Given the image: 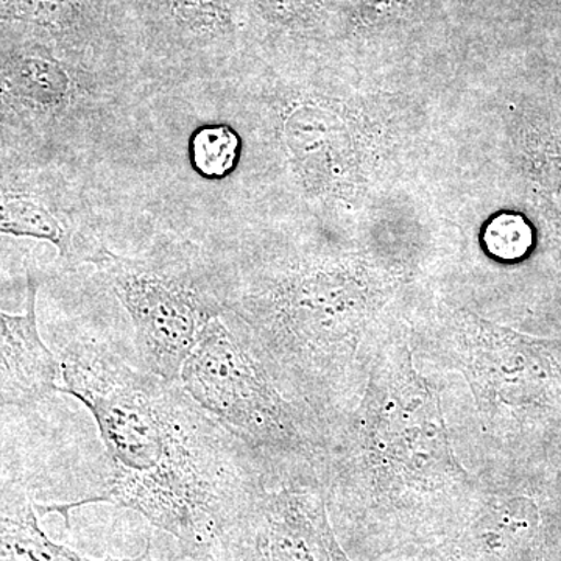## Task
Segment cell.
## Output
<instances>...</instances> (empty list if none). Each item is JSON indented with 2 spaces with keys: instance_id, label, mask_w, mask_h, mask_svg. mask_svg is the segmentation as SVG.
<instances>
[{
  "instance_id": "6",
  "label": "cell",
  "mask_w": 561,
  "mask_h": 561,
  "mask_svg": "<svg viewBox=\"0 0 561 561\" xmlns=\"http://www.w3.org/2000/svg\"><path fill=\"white\" fill-rule=\"evenodd\" d=\"M446 356L470 382L476 404L491 426L507 411L538 401L553 381V356L541 342L470 324L449 343Z\"/></svg>"
},
{
  "instance_id": "8",
  "label": "cell",
  "mask_w": 561,
  "mask_h": 561,
  "mask_svg": "<svg viewBox=\"0 0 561 561\" xmlns=\"http://www.w3.org/2000/svg\"><path fill=\"white\" fill-rule=\"evenodd\" d=\"M38 505L18 481L0 482V561H94L57 545L38 523ZM153 561L149 548L133 560Z\"/></svg>"
},
{
  "instance_id": "1",
  "label": "cell",
  "mask_w": 561,
  "mask_h": 561,
  "mask_svg": "<svg viewBox=\"0 0 561 561\" xmlns=\"http://www.w3.org/2000/svg\"><path fill=\"white\" fill-rule=\"evenodd\" d=\"M58 391L79 400L98 424L111 479L92 500L38 505L66 516L90 502L140 513L171 534L184 552L216 559L264 489L260 460L203 411L180 381L130 365L103 343L61 351Z\"/></svg>"
},
{
  "instance_id": "2",
  "label": "cell",
  "mask_w": 561,
  "mask_h": 561,
  "mask_svg": "<svg viewBox=\"0 0 561 561\" xmlns=\"http://www.w3.org/2000/svg\"><path fill=\"white\" fill-rule=\"evenodd\" d=\"M321 463L330 478L375 496L445 493L470 479L454 457L437 390L409 348L379 351L341 445Z\"/></svg>"
},
{
  "instance_id": "13",
  "label": "cell",
  "mask_w": 561,
  "mask_h": 561,
  "mask_svg": "<svg viewBox=\"0 0 561 561\" xmlns=\"http://www.w3.org/2000/svg\"><path fill=\"white\" fill-rule=\"evenodd\" d=\"M176 20L195 32H213L227 24L225 0H171Z\"/></svg>"
},
{
  "instance_id": "3",
  "label": "cell",
  "mask_w": 561,
  "mask_h": 561,
  "mask_svg": "<svg viewBox=\"0 0 561 561\" xmlns=\"http://www.w3.org/2000/svg\"><path fill=\"white\" fill-rule=\"evenodd\" d=\"M180 383L268 472L317 470L324 453L319 421L283 393L253 346L220 317L184 360Z\"/></svg>"
},
{
  "instance_id": "11",
  "label": "cell",
  "mask_w": 561,
  "mask_h": 561,
  "mask_svg": "<svg viewBox=\"0 0 561 561\" xmlns=\"http://www.w3.org/2000/svg\"><path fill=\"white\" fill-rule=\"evenodd\" d=\"M239 154L241 139L228 125H208L192 136V164L206 179L227 176L238 164Z\"/></svg>"
},
{
  "instance_id": "14",
  "label": "cell",
  "mask_w": 561,
  "mask_h": 561,
  "mask_svg": "<svg viewBox=\"0 0 561 561\" xmlns=\"http://www.w3.org/2000/svg\"><path fill=\"white\" fill-rule=\"evenodd\" d=\"M80 0H7L10 16L38 22L60 21Z\"/></svg>"
},
{
  "instance_id": "5",
  "label": "cell",
  "mask_w": 561,
  "mask_h": 561,
  "mask_svg": "<svg viewBox=\"0 0 561 561\" xmlns=\"http://www.w3.org/2000/svg\"><path fill=\"white\" fill-rule=\"evenodd\" d=\"M262 489L221 548L224 561H350L328 519L317 471Z\"/></svg>"
},
{
  "instance_id": "10",
  "label": "cell",
  "mask_w": 561,
  "mask_h": 561,
  "mask_svg": "<svg viewBox=\"0 0 561 561\" xmlns=\"http://www.w3.org/2000/svg\"><path fill=\"white\" fill-rule=\"evenodd\" d=\"M0 234L49 241L69 254L68 228L46 206L24 192L0 186Z\"/></svg>"
},
{
  "instance_id": "9",
  "label": "cell",
  "mask_w": 561,
  "mask_h": 561,
  "mask_svg": "<svg viewBox=\"0 0 561 561\" xmlns=\"http://www.w3.org/2000/svg\"><path fill=\"white\" fill-rule=\"evenodd\" d=\"M69 91L61 66L39 55L0 62V99L11 106L47 113L60 108Z\"/></svg>"
},
{
  "instance_id": "4",
  "label": "cell",
  "mask_w": 561,
  "mask_h": 561,
  "mask_svg": "<svg viewBox=\"0 0 561 561\" xmlns=\"http://www.w3.org/2000/svg\"><path fill=\"white\" fill-rule=\"evenodd\" d=\"M91 262L113 284L135 328L136 351L144 370L165 381H180L181 368L209 321L220 317L190 271L149 260H125L101 250Z\"/></svg>"
},
{
  "instance_id": "12",
  "label": "cell",
  "mask_w": 561,
  "mask_h": 561,
  "mask_svg": "<svg viewBox=\"0 0 561 561\" xmlns=\"http://www.w3.org/2000/svg\"><path fill=\"white\" fill-rule=\"evenodd\" d=\"M482 242L491 256L502 261H516L526 256L534 243L529 221L515 213H502L486 224Z\"/></svg>"
},
{
  "instance_id": "7",
  "label": "cell",
  "mask_w": 561,
  "mask_h": 561,
  "mask_svg": "<svg viewBox=\"0 0 561 561\" xmlns=\"http://www.w3.org/2000/svg\"><path fill=\"white\" fill-rule=\"evenodd\" d=\"M38 283L28 275L24 313L0 311V409L27 408L58 391L60 360L41 339Z\"/></svg>"
}]
</instances>
